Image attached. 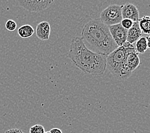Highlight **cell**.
Here are the masks:
<instances>
[{"label": "cell", "instance_id": "obj_14", "mask_svg": "<svg viewBox=\"0 0 150 133\" xmlns=\"http://www.w3.org/2000/svg\"><path fill=\"white\" fill-rule=\"evenodd\" d=\"M5 28L8 31L12 32L16 30L17 23L13 20L9 19L5 23Z\"/></svg>", "mask_w": 150, "mask_h": 133}, {"label": "cell", "instance_id": "obj_19", "mask_svg": "<svg viewBox=\"0 0 150 133\" xmlns=\"http://www.w3.org/2000/svg\"><path fill=\"white\" fill-rule=\"evenodd\" d=\"M45 133H50V132H45Z\"/></svg>", "mask_w": 150, "mask_h": 133}, {"label": "cell", "instance_id": "obj_11", "mask_svg": "<svg viewBox=\"0 0 150 133\" xmlns=\"http://www.w3.org/2000/svg\"><path fill=\"white\" fill-rule=\"evenodd\" d=\"M34 32L35 30L33 28L30 24L23 25L17 30V33L23 38H28L31 37L34 34Z\"/></svg>", "mask_w": 150, "mask_h": 133}, {"label": "cell", "instance_id": "obj_18", "mask_svg": "<svg viewBox=\"0 0 150 133\" xmlns=\"http://www.w3.org/2000/svg\"><path fill=\"white\" fill-rule=\"evenodd\" d=\"M50 133H63L62 131L58 128H53L49 131Z\"/></svg>", "mask_w": 150, "mask_h": 133}, {"label": "cell", "instance_id": "obj_5", "mask_svg": "<svg viewBox=\"0 0 150 133\" xmlns=\"http://www.w3.org/2000/svg\"><path fill=\"white\" fill-rule=\"evenodd\" d=\"M19 5L31 12H39L47 9L54 0H17Z\"/></svg>", "mask_w": 150, "mask_h": 133}, {"label": "cell", "instance_id": "obj_13", "mask_svg": "<svg viewBox=\"0 0 150 133\" xmlns=\"http://www.w3.org/2000/svg\"><path fill=\"white\" fill-rule=\"evenodd\" d=\"M148 37H141L139 40L135 42V49L138 54H143L148 49Z\"/></svg>", "mask_w": 150, "mask_h": 133}, {"label": "cell", "instance_id": "obj_10", "mask_svg": "<svg viewBox=\"0 0 150 133\" xmlns=\"http://www.w3.org/2000/svg\"><path fill=\"white\" fill-rule=\"evenodd\" d=\"M140 65V59L138 56V53L136 51H132L128 53L126 60V65L128 70L131 73L137 69Z\"/></svg>", "mask_w": 150, "mask_h": 133}, {"label": "cell", "instance_id": "obj_2", "mask_svg": "<svg viewBox=\"0 0 150 133\" xmlns=\"http://www.w3.org/2000/svg\"><path fill=\"white\" fill-rule=\"evenodd\" d=\"M81 38L91 51L108 56L117 48L109 30V26L100 19L88 21L81 31Z\"/></svg>", "mask_w": 150, "mask_h": 133}, {"label": "cell", "instance_id": "obj_6", "mask_svg": "<svg viewBox=\"0 0 150 133\" xmlns=\"http://www.w3.org/2000/svg\"><path fill=\"white\" fill-rule=\"evenodd\" d=\"M109 30L114 41L118 47L127 41V30L123 28L120 23L109 26Z\"/></svg>", "mask_w": 150, "mask_h": 133}, {"label": "cell", "instance_id": "obj_7", "mask_svg": "<svg viewBox=\"0 0 150 133\" xmlns=\"http://www.w3.org/2000/svg\"><path fill=\"white\" fill-rule=\"evenodd\" d=\"M121 7V16L123 19H128L133 22H137L139 19V13L137 8L132 3H126Z\"/></svg>", "mask_w": 150, "mask_h": 133}, {"label": "cell", "instance_id": "obj_3", "mask_svg": "<svg viewBox=\"0 0 150 133\" xmlns=\"http://www.w3.org/2000/svg\"><path fill=\"white\" fill-rule=\"evenodd\" d=\"M132 51H136L134 46L126 41L107 56L106 67L117 80H125L132 75V73L127 67L126 60L128 53Z\"/></svg>", "mask_w": 150, "mask_h": 133}, {"label": "cell", "instance_id": "obj_15", "mask_svg": "<svg viewBox=\"0 0 150 133\" xmlns=\"http://www.w3.org/2000/svg\"><path fill=\"white\" fill-rule=\"evenodd\" d=\"M45 129L41 125H35L30 127V133H45Z\"/></svg>", "mask_w": 150, "mask_h": 133}, {"label": "cell", "instance_id": "obj_8", "mask_svg": "<svg viewBox=\"0 0 150 133\" xmlns=\"http://www.w3.org/2000/svg\"><path fill=\"white\" fill-rule=\"evenodd\" d=\"M51 33V26L47 21H42L37 26V37L42 41H47L49 39Z\"/></svg>", "mask_w": 150, "mask_h": 133}, {"label": "cell", "instance_id": "obj_16", "mask_svg": "<svg viewBox=\"0 0 150 133\" xmlns=\"http://www.w3.org/2000/svg\"><path fill=\"white\" fill-rule=\"evenodd\" d=\"M120 24L121 26H122L123 28H124L125 29L128 30H129L130 28L132 26V25H133V24H134V22L130 19H123L122 21H121Z\"/></svg>", "mask_w": 150, "mask_h": 133}, {"label": "cell", "instance_id": "obj_1", "mask_svg": "<svg viewBox=\"0 0 150 133\" xmlns=\"http://www.w3.org/2000/svg\"><path fill=\"white\" fill-rule=\"evenodd\" d=\"M68 56L74 65L85 74L99 76L105 73L107 56L91 51L81 37L72 38Z\"/></svg>", "mask_w": 150, "mask_h": 133}, {"label": "cell", "instance_id": "obj_12", "mask_svg": "<svg viewBox=\"0 0 150 133\" xmlns=\"http://www.w3.org/2000/svg\"><path fill=\"white\" fill-rule=\"evenodd\" d=\"M138 23L142 33L150 34V17L149 16H146L142 18H139Z\"/></svg>", "mask_w": 150, "mask_h": 133}, {"label": "cell", "instance_id": "obj_4", "mask_svg": "<svg viewBox=\"0 0 150 133\" xmlns=\"http://www.w3.org/2000/svg\"><path fill=\"white\" fill-rule=\"evenodd\" d=\"M100 19L108 26L121 23L123 18L121 16V7L117 5H110L100 13Z\"/></svg>", "mask_w": 150, "mask_h": 133}, {"label": "cell", "instance_id": "obj_9", "mask_svg": "<svg viewBox=\"0 0 150 133\" xmlns=\"http://www.w3.org/2000/svg\"><path fill=\"white\" fill-rule=\"evenodd\" d=\"M142 36V31L139 28L138 21L134 22L132 26L127 30V42L133 44L136 42Z\"/></svg>", "mask_w": 150, "mask_h": 133}, {"label": "cell", "instance_id": "obj_17", "mask_svg": "<svg viewBox=\"0 0 150 133\" xmlns=\"http://www.w3.org/2000/svg\"><path fill=\"white\" fill-rule=\"evenodd\" d=\"M5 133H24L19 129H11L5 131Z\"/></svg>", "mask_w": 150, "mask_h": 133}]
</instances>
